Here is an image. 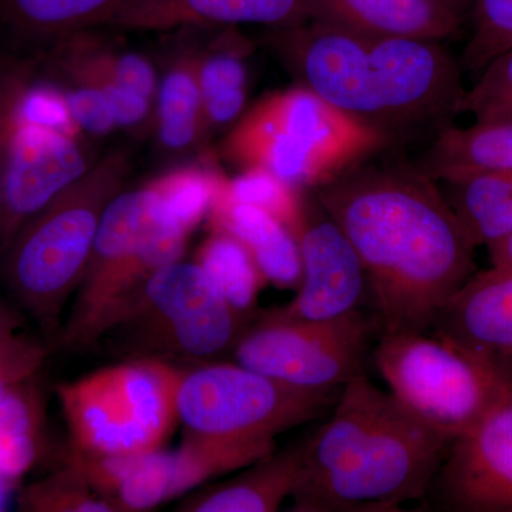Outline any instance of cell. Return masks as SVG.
<instances>
[{
	"label": "cell",
	"instance_id": "cell-4",
	"mask_svg": "<svg viewBox=\"0 0 512 512\" xmlns=\"http://www.w3.org/2000/svg\"><path fill=\"white\" fill-rule=\"evenodd\" d=\"M130 170L126 148L109 151L26 221L0 251L3 281L49 343L62 326L66 302L82 282L104 211L124 190Z\"/></svg>",
	"mask_w": 512,
	"mask_h": 512
},
{
	"label": "cell",
	"instance_id": "cell-22",
	"mask_svg": "<svg viewBox=\"0 0 512 512\" xmlns=\"http://www.w3.org/2000/svg\"><path fill=\"white\" fill-rule=\"evenodd\" d=\"M138 0H0V28L40 52L57 40L110 28Z\"/></svg>",
	"mask_w": 512,
	"mask_h": 512
},
{
	"label": "cell",
	"instance_id": "cell-25",
	"mask_svg": "<svg viewBox=\"0 0 512 512\" xmlns=\"http://www.w3.org/2000/svg\"><path fill=\"white\" fill-rule=\"evenodd\" d=\"M198 62L200 50H181L158 77L154 121L161 147L167 153H187L202 140Z\"/></svg>",
	"mask_w": 512,
	"mask_h": 512
},
{
	"label": "cell",
	"instance_id": "cell-35",
	"mask_svg": "<svg viewBox=\"0 0 512 512\" xmlns=\"http://www.w3.org/2000/svg\"><path fill=\"white\" fill-rule=\"evenodd\" d=\"M50 343L18 333L0 346V402L23 380L37 375L52 352Z\"/></svg>",
	"mask_w": 512,
	"mask_h": 512
},
{
	"label": "cell",
	"instance_id": "cell-6",
	"mask_svg": "<svg viewBox=\"0 0 512 512\" xmlns=\"http://www.w3.org/2000/svg\"><path fill=\"white\" fill-rule=\"evenodd\" d=\"M184 370L168 360L128 359L57 387L72 447L93 456L163 448L178 416Z\"/></svg>",
	"mask_w": 512,
	"mask_h": 512
},
{
	"label": "cell",
	"instance_id": "cell-40",
	"mask_svg": "<svg viewBox=\"0 0 512 512\" xmlns=\"http://www.w3.org/2000/svg\"><path fill=\"white\" fill-rule=\"evenodd\" d=\"M444 3L454 10L460 18H463L464 13L473 6L474 0H443Z\"/></svg>",
	"mask_w": 512,
	"mask_h": 512
},
{
	"label": "cell",
	"instance_id": "cell-16",
	"mask_svg": "<svg viewBox=\"0 0 512 512\" xmlns=\"http://www.w3.org/2000/svg\"><path fill=\"white\" fill-rule=\"evenodd\" d=\"M36 53L57 83L106 93L114 117L137 94L156 104L158 76L153 64L147 57L121 49L101 28L72 33Z\"/></svg>",
	"mask_w": 512,
	"mask_h": 512
},
{
	"label": "cell",
	"instance_id": "cell-3",
	"mask_svg": "<svg viewBox=\"0 0 512 512\" xmlns=\"http://www.w3.org/2000/svg\"><path fill=\"white\" fill-rule=\"evenodd\" d=\"M272 46L299 86L390 136L460 113L466 93L456 62L440 42L309 20L276 30Z\"/></svg>",
	"mask_w": 512,
	"mask_h": 512
},
{
	"label": "cell",
	"instance_id": "cell-8",
	"mask_svg": "<svg viewBox=\"0 0 512 512\" xmlns=\"http://www.w3.org/2000/svg\"><path fill=\"white\" fill-rule=\"evenodd\" d=\"M375 363L390 392L454 441L512 382L510 370L426 333H382Z\"/></svg>",
	"mask_w": 512,
	"mask_h": 512
},
{
	"label": "cell",
	"instance_id": "cell-11",
	"mask_svg": "<svg viewBox=\"0 0 512 512\" xmlns=\"http://www.w3.org/2000/svg\"><path fill=\"white\" fill-rule=\"evenodd\" d=\"M375 333L360 309L325 320L261 316L235 345L239 365L282 382L313 389H340L365 373Z\"/></svg>",
	"mask_w": 512,
	"mask_h": 512
},
{
	"label": "cell",
	"instance_id": "cell-18",
	"mask_svg": "<svg viewBox=\"0 0 512 512\" xmlns=\"http://www.w3.org/2000/svg\"><path fill=\"white\" fill-rule=\"evenodd\" d=\"M309 20L308 0H138L110 28L164 32L265 25L288 29Z\"/></svg>",
	"mask_w": 512,
	"mask_h": 512
},
{
	"label": "cell",
	"instance_id": "cell-10",
	"mask_svg": "<svg viewBox=\"0 0 512 512\" xmlns=\"http://www.w3.org/2000/svg\"><path fill=\"white\" fill-rule=\"evenodd\" d=\"M276 450L275 440H217L184 434L175 451L134 456H93L70 448L76 468L116 512L147 511L201 487L212 478L244 470Z\"/></svg>",
	"mask_w": 512,
	"mask_h": 512
},
{
	"label": "cell",
	"instance_id": "cell-37",
	"mask_svg": "<svg viewBox=\"0 0 512 512\" xmlns=\"http://www.w3.org/2000/svg\"><path fill=\"white\" fill-rule=\"evenodd\" d=\"M23 319L15 309L9 308L5 303L0 302V346L20 333Z\"/></svg>",
	"mask_w": 512,
	"mask_h": 512
},
{
	"label": "cell",
	"instance_id": "cell-19",
	"mask_svg": "<svg viewBox=\"0 0 512 512\" xmlns=\"http://www.w3.org/2000/svg\"><path fill=\"white\" fill-rule=\"evenodd\" d=\"M42 126L82 133L60 84L36 52L0 55V147L22 128Z\"/></svg>",
	"mask_w": 512,
	"mask_h": 512
},
{
	"label": "cell",
	"instance_id": "cell-24",
	"mask_svg": "<svg viewBox=\"0 0 512 512\" xmlns=\"http://www.w3.org/2000/svg\"><path fill=\"white\" fill-rule=\"evenodd\" d=\"M484 170H512V116L444 128L424 163V173L439 181Z\"/></svg>",
	"mask_w": 512,
	"mask_h": 512
},
{
	"label": "cell",
	"instance_id": "cell-28",
	"mask_svg": "<svg viewBox=\"0 0 512 512\" xmlns=\"http://www.w3.org/2000/svg\"><path fill=\"white\" fill-rule=\"evenodd\" d=\"M45 400L37 375L16 384L0 402V471L19 481L45 443Z\"/></svg>",
	"mask_w": 512,
	"mask_h": 512
},
{
	"label": "cell",
	"instance_id": "cell-12",
	"mask_svg": "<svg viewBox=\"0 0 512 512\" xmlns=\"http://www.w3.org/2000/svg\"><path fill=\"white\" fill-rule=\"evenodd\" d=\"M160 217V198L151 181L134 190H123L113 198L101 218L92 256L69 318L50 342L52 349L93 346L111 298L137 261Z\"/></svg>",
	"mask_w": 512,
	"mask_h": 512
},
{
	"label": "cell",
	"instance_id": "cell-17",
	"mask_svg": "<svg viewBox=\"0 0 512 512\" xmlns=\"http://www.w3.org/2000/svg\"><path fill=\"white\" fill-rule=\"evenodd\" d=\"M434 335L505 367L512 362V268L471 275L440 312Z\"/></svg>",
	"mask_w": 512,
	"mask_h": 512
},
{
	"label": "cell",
	"instance_id": "cell-29",
	"mask_svg": "<svg viewBox=\"0 0 512 512\" xmlns=\"http://www.w3.org/2000/svg\"><path fill=\"white\" fill-rule=\"evenodd\" d=\"M212 284L241 313L254 308L266 278L249 249L231 232L211 228L210 237L202 242L195 255Z\"/></svg>",
	"mask_w": 512,
	"mask_h": 512
},
{
	"label": "cell",
	"instance_id": "cell-41",
	"mask_svg": "<svg viewBox=\"0 0 512 512\" xmlns=\"http://www.w3.org/2000/svg\"><path fill=\"white\" fill-rule=\"evenodd\" d=\"M3 195H2V158H0V231H2Z\"/></svg>",
	"mask_w": 512,
	"mask_h": 512
},
{
	"label": "cell",
	"instance_id": "cell-7",
	"mask_svg": "<svg viewBox=\"0 0 512 512\" xmlns=\"http://www.w3.org/2000/svg\"><path fill=\"white\" fill-rule=\"evenodd\" d=\"M245 329V313L224 298L200 266L180 259L158 269L97 343L106 339L127 360L201 362L234 349Z\"/></svg>",
	"mask_w": 512,
	"mask_h": 512
},
{
	"label": "cell",
	"instance_id": "cell-20",
	"mask_svg": "<svg viewBox=\"0 0 512 512\" xmlns=\"http://www.w3.org/2000/svg\"><path fill=\"white\" fill-rule=\"evenodd\" d=\"M312 20L400 39L441 42L456 35L460 16L443 0H308Z\"/></svg>",
	"mask_w": 512,
	"mask_h": 512
},
{
	"label": "cell",
	"instance_id": "cell-23",
	"mask_svg": "<svg viewBox=\"0 0 512 512\" xmlns=\"http://www.w3.org/2000/svg\"><path fill=\"white\" fill-rule=\"evenodd\" d=\"M207 218L211 228L231 232L249 249L266 281L279 289L299 288L301 248L288 225L252 205L225 200L220 191Z\"/></svg>",
	"mask_w": 512,
	"mask_h": 512
},
{
	"label": "cell",
	"instance_id": "cell-1",
	"mask_svg": "<svg viewBox=\"0 0 512 512\" xmlns=\"http://www.w3.org/2000/svg\"><path fill=\"white\" fill-rule=\"evenodd\" d=\"M365 268L383 333H426L470 278L476 245L434 178L356 167L316 188Z\"/></svg>",
	"mask_w": 512,
	"mask_h": 512
},
{
	"label": "cell",
	"instance_id": "cell-21",
	"mask_svg": "<svg viewBox=\"0 0 512 512\" xmlns=\"http://www.w3.org/2000/svg\"><path fill=\"white\" fill-rule=\"evenodd\" d=\"M305 441L245 467L224 483L195 491L178 505L183 512H274L291 497L303 466Z\"/></svg>",
	"mask_w": 512,
	"mask_h": 512
},
{
	"label": "cell",
	"instance_id": "cell-38",
	"mask_svg": "<svg viewBox=\"0 0 512 512\" xmlns=\"http://www.w3.org/2000/svg\"><path fill=\"white\" fill-rule=\"evenodd\" d=\"M487 249L493 266L512 268V234L488 245Z\"/></svg>",
	"mask_w": 512,
	"mask_h": 512
},
{
	"label": "cell",
	"instance_id": "cell-33",
	"mask_svg": "<svg viewBox=\"0 0 512 512\" xmlns=\"http://www.w3.org/2000/svg\"><path fill=\"white\" fill-rule=\"evenodd\" d=\"M473 30L464 49L463 64L480 74L497 57L512 50V0H474Z\"/></svg>",
	"mask_w": 512,
	"mask_h": 512
},
{
	"label": "cell",
	"instance_id": "cell-2",
	"mask_svg": "<svg viewBox=\"0 0 512 512\" xmlns=\"http://www.w3.org/2000/svg\"><path fill=\"white\" fill-rule=\"evenodd\" d=\"M451 443L363 373L305 441L292 511H400L430 493Z\"/></svg>",
	"mask_w": 512,
	"mask_h": 512
},
{
	"label": "cell",
	"instance_id": "cell-27",
	"mask_svg": "<svg viewBox=\"0 0 512 512\" xmlns=\"http://www.w3.org/2000/svg\"><path fill=\"white\" fill-rule=\"evenodd\" d=\"M231 29L211 47L200 50L202 138L237 120L247 101L245 46L248 45Z\"/></svg>",
	"mask_w": 512,
	"mask_h": 512
},
{
	"label": "cell",
	"instance_id": "cell-26",
	"mask_svg": "<svg viewBox=\"0 0 512 512\" xmlns=\"http://www.w3.org/2000/svg\"><path fill=\"white\" fill-rule=\"evenodd\" d=\"M443 183L444 197L476 248L512 234V170L476 171Z\"/></svg>",
	"mask_w": 512,
	"mask_h": 512
},
{
	"label": "cell",
	"instance_id": "cell-5",
	"mask_svg": "<svg viewBox=\"0 0 512 512\" xmlns=\"http://www.w3.org/2000/svg\"><path fill=\"white\" fill-rule=\"evenodd\" d=\"M390 138L298 86L254 104L229 131L224 154L241 170L262 168L298 190H316L382 150Z\"/></svg>",
	"mask_w": 512,
	"mask_h": 512
},
{
	"label": "cell",
	"instance_id": "cell-15",
	"mask_svg": "<svg viewBox=\"0 0 512 512\" xmlns=\"http://www.w3.org/2000/svg\"><path fill=\"white\" fill-rule=\"evenodd\" d=\"M84 134L50 130L2 156L3 218L0 251L20 227L97 163Z\"/></svg>",
	"mask_w": 512,
	"mask_h": 512
},
{
	"label": "cell",
	"instance_id": "cell-36",
	"mask_svg": "<svg viewBox=\"0 0 512 512\" xmlns=\"http://www.w3.org/2000/svg\"><path fill=\"white\" fill-rule=\"evenodd\" d=\"M60 87L66 96L74 120L83 133L106 136L119 128L106 93L92 87L63 86V84H60Z\"/></svg>",
	"mask_w": 512,
	"mask_h": 512
},
{
	"label": "cell",
	"instance_id": "cell-32",
	"mask_svg": "<svg viewBox=\"0 0 512 512\" xmlns=\"http://www.w3.org/2000/svg\"><path fill=\"white\" fill-rule=\"evenodd\" d=\"M19 507L30 512H116L69 464L28 485L19 495Z\"/></svg>",
	"mask_w": 512,
	"mask_h": 512
},
{
	"label": "cell",
	"instance_id": "cell-30",
	"mask_svg": "<svg viewBox=\"0 0 512 512\" xmlns=\"http://www.w3.org/2000/svg\"><path fill=\"white\" fill-rule=\"evenodd\" d=\"M224 175L200 167H181L151 180L160 198V210L167 220L194 231L210 214Z\"/></svg>",
	"mask_w": 512,
	"mask_h": 512
},
{
	"label": "cell",
	"instance_id": "cell-39",
	"mask_svg": "<svg viewBox=\"0 0 512 512\" xmlns=\"http://www.w3.org/2000/svg\"><path fill=\"white\" fill-rule=\"evenodd\" d=\"M16 483L18 481L12 480L0 471V511L5 510L6 505H8L10 494H12Z\"/></svg>",
	"mask_w": 512,
	"mask_h": 512
},
{
	"label": "cell",
	"instance_id": "cell-13",
	"mask_svg": "<svg viewBox=\"0 0 512 512\" xmlns=\"http://www.w3.org/2000/svg\"><path fill=\"white\" fill-rule=\"evenodd\" d=\"M434 484L447 510L512 512V382L451 443Z\"/></svg>",
	"mask_w": 512,
	"mask_h": 512
},
{
	"label": "cell",
	"instance_id": "cell-14",
	"mask_svg": "<svg viewBox=\"0 0 512 512\" xmlns=\"http://www.w3.org/2000/svg\"><path fill=\"white\" fill-rule=\"evenodd\" d=\"M298 241L302 256L298 293L288 305L266 315L325 320L359 309L369 286L365 268L348 237L318 202H306Z\"/></svg>",
	"mask_w": 512,
	"mask_h": 512
},
{
	"label": "cell",
	"instance_id": "cell-34",
	"mask_svg": "<svg viewBox=\"0 0 512 512\" xmlns=\"http://www.w3.org/2000/svg\"><path fill=\"white\" fill-rule=\"evenodd\" d=\"M460 113H470L476 120L512 116V50L488 64L478 80L464 93Z\"/></svg>",
	"mask_w": 512,
	"mask_h": 512
},
{
	"label": "cell",
	"instance_id": "cell-31",
	"mask_svg": "<svg viewBox=\"0 0 512 512\" xmlns=\"http://www.w3.org/2000/svg\"><path fill=\"white\" fill-rule=\"evenodd\" d=\"M220 194L225 200L252 205L274 215L298 237L306 201H303L301 190L285 183L269 171L247 168L234 180L225 177Z\"/></svg>",
	"mask_w": 512,
	"mask_h": 512
},
{
	"label": "cell",
	"instance_id": "cell-9",
	"mask_svg": "<svg viewBox=\"0 0 512 512\" xmlns=\"http://www.w3.org/2000/svg\"><path fill=\"white\" fill-rule=\"evenodd\" d=\"M340 389L282 382L232 363H202L183 372L178 416L185 433L217 440H275L328 413Z\"/></svg>",
	"mask_w": 512,
	"mask_h": 512
}]
</instances>
